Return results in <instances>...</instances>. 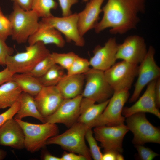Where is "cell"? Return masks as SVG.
Wrapping results in <instances>:
<instances>
[{
    "label": "cell",
    "mask_w": 160,
    "mask_h": 160,
    "mask_svg": "<svg viewBox=\"0 0 160 160\" xmlns=\"http://www.w3.org/2000/svg\"><path fill=\"white\" fill-rule=\"evenodd\" d=\"M104 0H90L84 9L78 13V27L82 36L94 28L98 23L100 15L102 12L101 6Z\"/></svg>",
    "instance_id": "cell-19"
},
{
    "label": "cell",
    "mask_w": 160,
    "mask_h": 160,
    "mask_svg": "<svg viewBox=\"0 0 160 160\" xmlns=\"http://www.w3.org/2000/svg\"><path fill=\"white\" fill-rule=\"evenodd\" d=\"M69 152H65L60 157L61 160H86V159L82 155Z\"/></svg>",
    "instance_id": "cell-39"
},
{
    "label": "cell",
    "mask_w": 160,
    "mask_h": 160,
    "mask_svg": "<svg viewBox=\"0 0 160 160\" xmlns=\"http://www.w3.org/2000/svg\"><path fill=\"white\" fill-rule=\"evenodd\" d=\"M145 4V0H108L102 9V18L94 28L95 32L109 28L111 34H122L135 28Z\"/></svg>",
    "instance_id": "cell-1"
},
{
    "label": "cell",
    "mask_w": 160,
    "mask_h": 160,
    "mask_svg": "<svg viewBox=\"0 0 160 160\" xmlns=\"http://www.w3.org/2000/svg\"><path fill=\"white\" fill-rule=\"evenodd\" d=\"M42 159L44 160H61V158L52 155L48 152H46L42 156Z\"/></svg>",
    "instance_id": "cell-42"
},
{
    "label": "cell",
    "mask_w": 160,
    "mask_h": 160,
    "mask_svg": "<svg viewBox=\"0 0 160 160\" xmlns=\"http://www.w3.org/2000/svg\"><path fill=\"white\" fill-rule=\"evenodd\" d=\"M147 51L144 39L138 35H132L119 44L116 58L138 65L144 59Z\"/></svg>",
    "instance_id": "cell-13"
},
{
    "label": "cell",
    "mask_w": 160,
    "mask_h": 160,
    "mask_svg": "<svg viewBox=\"0 0 160 160\" xmlns=\"http://www.w3.org/2000/svg\"><path fill=\"white\" fill-rule=\"evenodd\" d=\"M7 152L3 150L0 149V160L4 159L6 157Z\"/></svg>",
    "instance_id": "cell-43"
},
{
    "label": "cell",
    "mask_w": 160,
    "mask_h": 160,
    "mask_svg": "<svg viewBox=\"0 0 160 160\" xmlns=\"http://www.w3.org/2000/svg\"><path fill=\"white\" fill-rule=\"evenodd\" d=\"M84 74L86 83L81 94L83 98L98 103L110 99L114 92L107 81L104 71L90 68Z\"/></svg>",
    "instance_id": "cell-6"
},
{
    "label": "cell",
    "mask_w": 160,
    "mask_h": 160,
    "mask_svg": "<svg viewBox=\"0 0 160 160\" xmlns=\"http://www.w3.org/2000/svg\"><path fill=\"white\" fill-rule=\"evenodd\" d=\"M156 80L150 82L143 95L132 106L123 108L122 114L127 117L135 113H149L160 118V112L155 103L154 90Z\"/></svg>",
    "instance_id": "cell-17"
},
{
    "label": "cell",
    "mask_w": 160,
    "mask_h": 160,
    "mask_svg": "<svg viewBox=\"0 0 160 160\" xmlns=\"http://www.w3.org/2000/svg\"><path fill=\"white\" fill-rule=\"evenodd\" d=\"M58 5L54 0H33L31 10L39 18H45L52 15L51 10L56 9Z\"/></svg>",
    "instance_id": "cell-27"
},
{
    "label": "cell",
    "mask_w": 160,
    "mask_h": 160,
    "mask_svg": "<svg viewBox=\"0 0 160 160\" xmlns=\"http://www.w3.org/2000/svg\"><path fill=\"white\" fill-rule=\"evenodd\" d=\"M11 34V27L9 20L4 14L0 7V38L6 41Z\"/></svg>",
    "instance_id": "cell-32"
},
{
    "label": "cell",
    "mask_w": 160,
    "mask_h": 160,
    "mask_svg": "<svg viewBox=\"0 0 160 160\" xmlns=\"http://www.w3.org/2000/svg\"><path fill=\"white\" fill-rule=\"evenodd\" d=\"M139 157L142 160H152L159 154L154 152L150 148L142 145H135Z\"/></svg>",
    "instance_id": "cell-33"
},
{
    "label": "cell",
    "mask_w": 160,
    "mask_h": 160,
    "mask_svg": "<svg viewBox=\"0 0 160 160\" xmlns=\"http://www.w3.org/2000/svg\"><path fill=\"white\" fill-rule=\"evenodd\" d=\"M39 17L32 10H25L13 3V10L8 18L11 27V36L19 44L26 43L38 29Z\"/></svg>",
    "instance_id": "cell-3"
},
{
    "label": "cell",
    "mask_w": 160,
    "mask_h": 160,
    "mask_svg": "<svg viewBox=\"0 0 160 160\" xmlns=\"http://www.w3.org/2000/svg\"><path fill=\"white\" fill-rule=\"evenodd\" d=\"M23 129L24 135V148L34 153L46 145L47 140L57 135L58 127L56 124L47 122L36 124L15 119Z\"/></svg>",
    "instance_id": "cell-5"
},
{
    "label": "cell",
    "mask_w": 160,
    "mask_h": 160,
    "mask_svg": "<svg viewBox=\"0 0 160 160\" xmlns=\"http://www.w3.org/2000/svg\"><path fill=\"white\" fill-rule=\"evenodd\" d=\"M138 66L123 60L104 71L105 79L114 92L129 90L137 76Z\"/></svg>",
    "instance_id": "cell-9"
},
{
    "label": "cell",
    "mask_w": 160,
    "mask_h": 160,
    "mask_svg": "<svg viewBox=\"0 0 160 160\" xmlns=\"http://www.w3.org/2000/svg\"><path fill=\"white\" fill-rule=\"evenodd\" d=\"M13 49L8 46L5 41L0 38V65H5L7 57L12 55Z\"/></svg>",
    "instance_id": "cell-35"
},
{
    "label": "cell",
    "mask_w": 160,
    "mask_h": 160,
    "mask_svg": "<svg viewBox=\"0 0 160 160\" xmlns=\"http://www.w3.org/2000/svg\"><path fill=\"white\" fill-rule=\"evenodd\" d=\"M93 132L96 140L100 142L104 150H112L121 153L122 142L129 131L124 124L113 126H101L94 127Z\"/></svg>",
    "instance_id": "cell-12"
},
{
    "label": "cell",
    "mask_w": 160,
    "mask_h": 160,
    "mask_svg": "<svg viewBox=\"0 0 160 160\" xmlns=\"http://www.w3.org/2000/svg\"><path fill=\"white\" fill-rule=\"evenodd\" d=\"M119 44L115 38H110L103 46H97L93 51V56L89 60L94 69L105 71L115 63Z\"/></svg>",
    "instance_id": "cell-15"
},
{
    "label": "cell",
    "mask_w": 160,
    "mask_h": 160,
    "mask_svg": "<svg viewBox=\"0 0 160 160\" xmlns=\"http://www.w3.org/2000/svg\"><path fill=\"white\" fill-rule=\"evenodd\" d=\"M124 89L114 92L101 114L90 125L91 128L101 126H113L124 124L125 117L122 114L123 107L130 94Z\"/></svg>",
    "instance_id": "cell-7"
},
{
    "label": "cell",
    "mask_w": 160,
    "mask_h": 160,
    "mask_svg": "<svg viewBox=\"0 0 160 160\" xmlns=\"http://www.w3.org/2000/svg\"><path fill=\"white\" fill-rule=\"evenodd\" d=\"M90 66L89 61L87 59L78 55L67 70L66 75L71 76L84 74L89 70Z\"/></svg>",
    "instance_id": "cell-29"
},
{
    "label": "cell",
    "mask_w": 160,
    "mask_h": 160,
    "mask_svg": "<svg viewBox=\"0 0 160 160\" xmlns=\"http://www.w3.org/2000/svg\"><path fill=\"white\" fill-rule=\"evenodd\" d=\"M90 128L88 125L76 122L63 133L48 139L46 145H57L64 150L91 160L89 148L85 142L86 133Z\"/></svg>",
    "instance_id": "cell-2"
},
{
    "label": "cell",
    "mask_w": 160,
    "mask_h": 160,
    "mask_svg": "<svg viewBox=\"0 0 160 160\" xmlns=\"http://www.w3.org/2000/svg\"><path fill=\"white\" fill-rule=\"evenodd\" d=\"M124 158L121 153L115 150H104L101 160H123Z\"/></svg>",
    "instance_id": "cell-37"
},
{
    "label": "cell",
    "mask_w": 160,
    "mask_h": 160,
    "mask_svg": "<svg viewBox=\"0 0 160 160\" xmlns=\"http://www.w3.org/2000/svg\"><path fill=\"white\" fill-rule=\"evenodd\" d=\"M155 50L150 46L146 55L138 66L137 79L135 84L133 93L129 102H135L144 87L151 81L157 79L160 76V68L154 59Z\"/></svg>",
    "instance_id": "cell-10"
},
{
    "label": "cell",
    "mask_w": 160,
    "mask_h": 160,
    "mask_svg": "<svg viewBox=\"0 0 160 160\" xmlns=\"http://www.w3.org/2000/svg\"><path fill=\"white\" fill-rule=\"evenodd\" d=\"M11 80L18 85L22 92L33 97L38 94L43 87L38 78L28 73H15Z\"/></svg>",
    "instance_id": "cell-25"
},
{
    "label": "cell",
    "mask_w": 160,
    "mask_h": 160,
    "mask_svg": "<svg viewBox=\"0 0 160 160\" xmlns=\"http://www.w3.org/2000/svg\"><path fill=\"white\" fill-rule=\"evenodd\" d=\"M63 16H66L72 13L71 10L72 6L78 3L79 0H58Z\"/></svg>",
    "instance_id": "cell-36"
},
{
    "label": "cell",
    "mask_w": 160,
    "mask_h": 160,
    "mask_svg": "<svg viewBox=\"0 0 160 160\" xmlns=\"http://www.w3.org/2000/svg\"><path fill=\"white\" fill-rule=\"evenodd\" d=\"M25 10L31 9L33 0H11Z\"/></svg>",
    "instance_id": "cell-40"
},
{
    "label": "cell",
    "mask_w": 160,
    "mask_h": 160,
    "mask_svg": "<svg viewBox=\"0 0 160 160\" xmlns=\"http://www.w3.org/2000/svg\"><path fill=\"white\" fill-rule=\"evenodd\" d=\"M78 20V13H75L61 17L52 15L42 18L40 21L47 25L54 27L63 34L67 42L73 41L76 46L82 47L85 44V41L79 33Z\"/></svg>",
    "instance_id": "cell-11"
},
{
    "label": "cell",
    "mask_w": 160,
    "mask_h": 160,
    "mask_svg": "<svg viewBox=\"0 0 160 160\" xmlns=\"http://www.w3.org/2000/svg\"><path fill=\"white\" fill-rule=\"evenodd\" d=\"M22 92L18 85L13 81L0 86V109L10 107L18 101Z\"/></svg>",
    "instance_id": "cell-24"
},
{
    "label": "cell",
    "mask_w": 160,
    "mask_h": 160,
    "mask_svg": "<svg viewBox=\"0 0 160 160\" xmlns=\"http://www.w3.org/2000/svg\"><path fill=\"white\" fill-rule=\"evenodd\" d=\"M34 99L38 110L44 117L54 113L64 99L56 86H43Z\"/></svg>",
    "instance_id": "cell-16"
},
{
    "label": "cell",
    "mask_w": 160,
    "mask_h": 160,
    "mask_svg": "<svg viewBox=\"0 0 160 160\" xmlns=\"http://www.w3.org/2000/svg\"><path fill=\"white\" fill-rule=\"evenodd\" d=\"M109 100L95 104L92 101L82 98L80 104V114L77 122L90 124L103 113Z\"/></svg>",
    "instance_id": "cell-22"
},
{
    "label": "cell",
    "mask_w": 160,
    "mask_h": 160,
    "mask_svg": "<svg viewBox=\"0 0 160 160\" xmlns=\"http://www.w3.org/2000/svg\"><path fill=\"white\" fill-rule=\"evenodd\" d=\"M55 64L49 54L38 63L32 69L27 73L36 78L40 77L44 75Z\"/></svg>",
    "instance_id": "cell-30"
},
{
    "label": "cell",
    "mask_w": 160,
    "mask_h": 160,
    "mask_svg": "<svg viewBox=\"0 0 160 160\" xmlns=\"http://www.w3.org/2000/svg\"><path fill=\"white\" fill-rule=\"evenodd\" d=\"M126 118V126L134 135L133 144L135 145H143L148 143L160 144V129L148 121L145 113H136Z\"/></svg>",
    "instance_id": "cell-8"
},
{
    "label": "cell",
    "mask_w": 160,
    "mask_h": 160,
    "mask_svg": "<svg viewBox=\"0 0 160 160\" xmlns=\"http://www.w3.org/2000/svg\"><path fill=\"white\" fill-rule=\"evenodd\" d=\"M84 80V74L66 75L56 86L64 99L72 98L81 95Z\"/></svg>",
    "instance_id": "cell-21"
},
{
    "label": "cell",
    "mask_w": 160,
    "mask_h": 160,
    "mask_svg": "<svg viewBox=\"0 0 160 160\" xmlns=\"http://www.w3.org/2000/svg\"><path fill=\"white\" fill-rule=\"evenodd\" d=\"M81 95L70 99H64L56 111L44 117L45 123L62 124L69 128L76 122L80 114Z\"/></svg>",
    "instance_id": "cell-14"
},
{
    "label": "cell",
    "mask_w": 160,
    "mask_h": 160,
    "mask_svg": "<svg viewBox=\"0 0 160 160\" xmlns=\"http://www.w3.org/2000/svg\"><path fill=\"white\" fill-rule=\"evenodd\" d=\"M18 101L20 103V107L14 116L15 119L22 120L23 118L31 116L38 119L42 123H45L44 117L41 115L37 108L34 97L22 92Z\"/></svg>",
    "instance_id": "cell-23"
},
{
    "label": "cell",
    "mask_w": 160,
    "mask_h": 160,
    "mask_svg": "<svg viewBox=\"0 0 160 160\" xmlns=\"http://www.w3.org/2000/svg\"><path fill=\"white\" fill-rule=\"evenodd\" d=\"M50 56L55 64L67 70L71 66L78 55L73 52L67 53L52 52Z\"/></svg>",
    "instance_id": "cell-28"
},
{
    "label": "cell",
    "mask_w": 160,
    "mask_h": 160,
    "mask_svg": "<svg viewBox=\"0 0 160 160\" xmlns=\"http://www.w3.org/2000/svg\"><path fill=\"white\" fill-rule=\"evenodd\" d=\"M50 53L45 45L41 42L38 41L33 45L26 46L25 52L8 56L5 65L14 73H27Z\"/></svg>",
    "instance_id": "cell-4"
},
{
    "label": "cell",
    "mask_w": 160,
    "mask_h": 160,
    "mask_svg": "<svg viewBox=\"0 0 160 160\" xmlns=\"http://www.w3.org/2000/svg\"><path fill=\"white\" fill-rule=\"evenodd\" d=\"M20 107V103L18 101L7 111L0 114V127L8 120L13 118L19 110Z\"/></svg>",
    "instance_id": "cell-34"
},
{
    "label": "cell",
    "mask_w": 160,
    "mask_h": 160,
    "mask_svg": "<svg viewBox=\"0 0 160 160\" xmlns=\"http://www.w3.org/2000/svg\"><path fill=\"white\" fill-rule=\"evenodd\" d=\"M64 70L60 65L55 64L44 75L38 79L43 87L56 86L66 75Z\"/></svg>",
    "instance_id": "cell-26"
},
{
    "label": "cell",
    "mask_w": 160,
    "mask_h": 160,
    "mask_svg": "<svg viewBox=\"0 0 160 160\" xmlns=\"http://www.w3.org/2000/svg\"><path fill=\"white\" fill-rule=\"evenodd\" d=\"M38 41L42 42L45 45L53 44L59 48L63 47L65 42L60 32L40 21L38 29L29 37L27 41L29 45H33Z\"/></svg>",
    "instance_id": "cell-20"
},
{
    "label": "cell",
    "mask_w": 160,
    "mask_h": 160,
    "mask_svg": "<svg viewBox=\"0 0 160 160\" xmlns=\"http://www.w3.org/2000/svg\"><path fill=\"white\" fill-rule=\"evenodd\" d=\"M24 141L23 130L14 118L8 120L0 127V145L20 150L24 148Z\"/></svg>",
    "instance_id": "cell-18"
},
{
    "label": "cell",
    "mask_w": 160,
    "mask_h": 160,
    "mask_svg": "<svg viewBox=\"0 0 160 160\" xmlns=\"http://www.w3.org/2000/svg\"><path fill=\"white\" fill-rule=\"evenodd\" d=\"M82 1L83 2H88L89 0H83Z\"/></svg>",
    "instance_id": "cell-44"
},
{
    "label": "cell",
    "mask_w": 160,
    "mask_h": 160,
    "mask_svg": "<svg viewBox=\"0 0 160 160\" xmlns=\"http://www.w3.org/2000/svg\"><path fill=\"white\" fill-rule=\"evenodd\" d=\"M154 95L156 106L159 109L160 107V77L159 78L156 80L155 87Z\"/></svg>",
    "instance_id": "cell-41"
},
{
    "label": "cell",
    "mask_w": 160,
    "mask_h": 160,
    "mask_svg": "<svg viewBox=\"0 0 160 160\" xmlns=\"http://www.w3.org/2000/svg\"><path fill=\"white\" fill-rule=\"evenodd\" d=\"M89 147V151L92 157L95 160H101L103 154L100 151V148L97 144L96 140L93 136L92 128H89L85 135Z\"/></svg>",
    "instance_id": "cell-31"
},
{
    "label": "cell",
    "mask_w": 160,
    "mask_h": 160,
    "mask_svg": "<svg viewBox=\"0 0 160 160\" xmlns=\"http://www.w3.org/2000/svg\"><path fill=\"white\" fill-rule=\"evenodd\" d=\"M14 73L11 72L7 67L0 71V86L2 84L11 81Z\"/></svg>",
    "instance_id": "cell-38"
}]
</instances>
